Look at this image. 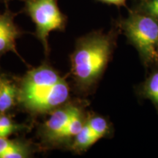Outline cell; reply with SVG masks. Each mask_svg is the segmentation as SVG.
I'll return each instance as SVG.
<instances>
[{
	"instance_id": "1",
	"label": "cell",
	"mask_w": 158,
	"mask_h": 158,
	"mask_svg": "<svg viewBox=\"0 0 158 158\" xmlns=\"http://www.w3.org/2000/svg\"><path fill=\"white\" fill-rule=\"evenodd\" d=\"M70 88L58 73L43 64L29 71L19 87L18 101L29 111H53L68 100Z\"/></svg>"
},
{
	"instance_id": "2",
	"label": "cell",
	"mask_w": 158,
	"mask_h": 158,
	"mask_svg": "<svg viewBox=\"0 0 158 158\" xmlns=\"http://www.w3.org/2000/svg\"><path fill=\"white\" fill-rule=\"evenodd\" d=\"M109 36L93 34L81 39L71 56V72L78 85L88 88L98 80L111 52Z\"/></svg>"
},
{
	"instance_id": "3",
	"label": "cell",
	"mask_w": 158,
	"mask_h": 158,
	"mask_svg": "<svg viewBox=\"0 0 158 158\" xmlns=\"http://www.w3.org/2000/svg\"><path fill=\"white\" fill-rule=\"evenodd\" d=\"M124 29L130 40L147 61L158 56V21L150 15L134 13L124 22Z\"/></svg>"
},
{
	"instance_id": "4",
	"label": "cell",
	"mask_w": 158,
	"mask_h": 158,
	"mask_svg": "<svg viewBox=\"0 0 158 158\" xmlns=\"http://www.w3.org/2000/svg\"><path fill=\"white\" fill-rule=\"evenodd\" d=\"M25 10L36 27V35L48 51L50 32L62 30L65 17L59 8L56 0H24Z\"/></svg>"
},
{
	"instance_id": "5",
	"label": "cell",
	"mask_w": 158,
	"mask_h": 158,
	"mask_svg": "<svg viewBox=\"0 0 158 158\" xmlns=\"http://www.w3.org/2000/svg\"><path fill=\"white\" fill-rule=\"evenodd\" d=\"M75 108V106L68 105L53 110L43 127V137L45 140L50 142L60 141L62 134L68 126Z\"/></svg>"
},
{
	"instance_id": "6",
	"label": "cell",
	"mask_w": 158,
	"mask_h": 158,
	"mask_svg": "<svg viewBox=\"0 0 158 158\" xmlns=\"http://www.w3.org/2000/svg\"><path fill=\"white\" fill-rule=\"evenodd\" d=\"M20 31L14 22V15L10 11L0 13V55L4 53L16 51V39Z\"/></svg>"
},
{
	"instance_id": "7",
	"label": "cell",
	"mask_w": 158,
	"mask_h": 158,
	"mask_svg": "<svg viewBox=\"0 0 158 158\" xmlns=\"http://www.w3.org/2000/svg\"><path fill=\"white\" fill-rule=\"evenodd\" d=\"M29 154L30 149L23 142L0 137V158H25Z\"/></svg>"
},
{
	"instance_id": "8",
	"label": "cell",
	"mask_w": 158,
	"mask_h": 158,
	"mask_svg": "<svg viewBox=\"0 0 158 158\" xmlns=\"http://www.w3.org/2000/svg\"><path fill=\"white\" fill-rule=\"evenodd\" d=\"M19 88L7 79L2 78L0 86V114L9 110L18 100Z\"/></svg>"
},
{
	"instance_id": "9",
	"label": "cell",
	"mask_w": 158,
	"mask_h": 158,
	"mask_svg": "<svg viewBox=\"0 0 158 158\" xmlns=\"http://www.w3.org/2000/svg\"><path fill=\"white\" fill-rule=\"evenodd\" d=\"M98 140L99 138L94 135L93 132L89 127L86 122H85L84 127H82L81 131L74 137L73 148L78 151L86 150L92 147Z\"/></svg>"
},
{
	"instance_id": "10",
	"label": "cell",
	"mask_w": 158,
	"mask_h": 158,
	"mask_svg": "<svg viewBox=\"0 0 158 158\" xmlns=\"http://www.w3.org/2000/svg\"><path fill=\"white\" fill-rule=\"evenodd\" d=\"M84 124L85 122L83 119L81 112L78 108L76 107L68 126L63 131L60 138V141L70 139L71 138L75 137L81 131V130L84 127Z\"/></svg>"
},
{
	"instance_id": "11",
	"label": "cell",
	"mask_w": 158,
	"mask_h": 158,
	"mask_svg": "<svg viewBox=\"0 0 158 158\" xmlns=\"http://www.w3.org/2000/svg\"><path fill=\"white\" fill-rule=\"evenodd\" d=\"M86 124L99 139L103 138L109 130V126L107 121L102 116H96L91 117L86 122Z\"/></svg>"
},
{
	"instance_id": "12",
	"label": "cell",
	"mask_w": 158,
	"mask_h": 158,
	"mask_svg": "<svg viewBox=\"0 0 158 158\" xmlns=\"http://www.w3.org/2000/svg\"><path fill=\"white\" fill-rule=\"evenodd\" d=\"M21 128L22 125L14 123L13 120L4 115V114H0V137L7 138Z\"/></svg>"
},
{
	"instance_id": "13",
	"label": "cell",
	"mask_w": 158,
	"mask_h": 158,
	"mask_svg": "<svg viewBox=\"0 0 158 158\" xmlns=\"http://www.w3.org/2000/svg\"><path fill=\"white\" fill-rule=\"evenodd\" d=\"M144 92L147 98L151 99L158 106V72L148 78L144 86Z\"/></svg>"
},
{
	"instance_id": "14",
	"label": "cell",
	"mask_w": 158,
	"mask_h": 158,
	"mask_svg": "<svg viewBox=\"0 0 158 158\" xmlns=\"http://www.w3.org/2000/svg\"><path fill=\"white\" fill-rule=\"evenodd\" d=\"M148 14L158 19V0H149L145 6Z\"/></svg>"
},
{
	"instance_id": "15",
	"label": "cell",
	"mask_w": 158,
	"mask_h": 158,
	"mask_svg": "<svg viewBox=\"0 0 158 158\" xmlns=\"http://www.w3.org/2000/svg\"><path fill=\"white\" fill-rule=\"evenodd\" d=\"M98 1L102 2L109 4V5H114L117 6L124 5L126 0H98Z\"/></svg>"
},
{
	"instance_id": "16",
	"label": "cell",
	"mask_w": 158,
	"mask_h": 158,
	"mask_svg": "<svg viewBox=\"0 0 158 158\" xmlns=\"http://www.w3.org/2000/svg\"><path fill=\"white\" fill-rule=\"evenodd\" d=\"M1 82H2V78H0V86H1Z\"/></svg>"
}]
</instances>
